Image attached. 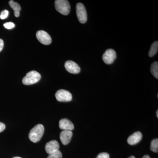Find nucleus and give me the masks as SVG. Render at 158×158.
<instances>
[{
    "label": "nucleus",
    "mask_w": 158,
    "mask_h": 158,
    "mask_svg": "<svg viewBox=\"0 0 158 158\" xmlns=\"http://www.w3.org/2000/svg\"><path fill=\"white\" fill-rule=\"evenodd\" d=\"M44 131V126L41 124H37L30 131L29 134V139L34 143H37L42 138Z\"/></svg>",
    "instance_id": "1"
},
{
    "label": "nucleus",
    "mask_w": 158,
    "mask_h": 158,
    "mask_svg": "<svg viewBox=\"0 0 158 158\" xmlns=\"http://www.w3.org/2000/svg\"><path fill=\"white\" fill-rule=\"evenodd\" d=\"M76 13L79 21L81 23L84 24L87 21V13L85 6L82 3L77 4Z\"/></svg>",
    "instance_id": "4"
},
{
    "label": "nucleus",
    "mask_w": 158,
    "mask_h": 158,
    "mask_svg": "<svg viewBox=\"0 0 158 158\" xmlns=\"http://www.w3.org/2000/svg\"><path fill=\"white\" fill-rule=\"evenodd\" d=\"M13 158H22L19 157H13Z\"/></svg>",
    "instance_id": "26"
},
{
    "label": "nucleus",
    "mask_w": 158,
    "mask_h": 158,
    "mask_svg": "<svg viewBox=\"0 0 158 158\" xmlns=\"http://www.w3.org/2000/svg\"><path fill=\"white\" fill-rule=\"evenodd\" d=\"M151 72L156 78L158 79V62L157 61L154 62L151 66Z\"/></svg>",
    "instance_id": "15"
},
{
    "label": "nucleus",
    "mask_w": 158,
    "mask_h": 158,
    "mask_svg": "<svg viewBox=\"0 0 158 158\" xmlns=\"http://www.w3.org/2000/svg\"><path fill=\"white\" fill-rule=\"evenodd\" d=\"M6 125L0 122V133L2 132L6 129Z\"/></svg>",
    "instance_id": "21"
},
{
    "label": "nucleus",
    "mask_w": 158,
    "mask_h": 158,
    "mask_svg": "<svg viewBox=\"0 0 158 158\" xmlns=\"http://www.w3.org/2000/svg\"><path fill=\"white\" fill-rule=\"evenodd\" d=\"M4 41L2 40L0 38V52L3 49V47H4Z\"/></svg>",
    "instance_id": "22"
},
{
    "label": "nucleus",
    "mask_w": 158,
    "mask_h": 158,
    "mask_svg": "<svg viewBox=\"0 0 158 158\" xmlns=\"http://www.w3.org/2000/svg\"><path fill=\"white\" fill-rule=\"evenodd\" d=\"M150 150L154 152H158V138H156L152 141L150 144Z\"/></svg>",
    "instance_id": "16"
},
{
    "label": "nucleus",
    "mask_w": 158,
    "mask_h": 158,
    "mask_svg": "<svg viewBox=\"0 0 158 158\" xmlns=\"http://www.w3.org/2000/svg\"><path fill=\"white\" fill-rule=\"evenodd\" d=\"M156 116L157 117H158V110H157L156 111Z\"/></svg>",
    "instance_id": "25"
},
{
    "label": "nucleus",
    "mask_w": 158,
    "mask_h": 158,
    "mask_svg": "<svg viewBox=\"0 0 158 158\" xmlns=\"http://www.w3.org/2000/svg\"><path fill=\"white\" fill-rule=\"evenodd\" d=\"M142 158H151L148 155H144V156L142 157Z\"/></svg>",
    "instance_id": "23"
},
{
    "label": "nucleus",
    "mask_w": 158,
    "mask_h": 158,
    "mask_svg": "<svg viewBox=\"0 0 158 158\" xmlns=\"http://www.w3.org/2000/svg\"><path fill=\"white\" fill-rule=\"evenodd\" d=\"M96 158H110V156L108 153L102 152L99 154Z\"/></svg>",
    "instance_id": "20"
},
{
    "label": "nucleus",
    "mask_w": 158,
    "mask_h": 158,
    "mask_svg": "<svg viewBox=\"0 0 158 158\" xmlns=\"http://www.w3.org/2000/svg\"><path fill=\"white\" fill-rule=\"evenodd\" d=\"M57 100L60 102H68L72 99V95L67 90L61 89L56 92L55 94Z\"/></svg>",
    "instance_id": "5"
},
{
    "label": "nucleus",
    "mask_w": 158,
    "mask_h": 158,
    "mask_svg": "<svg viewBox=\"0 0 158 158\" xmlns=\"http://www.w3.org/2000/svg\"><path fill=\"white\" fill-rule=\"evenodd\" d=\"M9 5L10 7L14 10V15L15 17H19L20 15V11L21 10V7L18 3L15 2L13 0L9 1Z\"/></svg>",
    "instance_id": "13"
},
{
    "label": "nucleus",
    "mask_w": 158,
    "mask_h": 158,
    "mask_svg": "<svg viewBox=\"0 0 158 158\" xmlns=\"http://www.w3.org/2000/svg\"><path fill=\"white\" fill-rule=\"evenodd\" d=\"M41 78L40 74L36 71H31L27 74L23 79V83L24 85H33L39 81Z\"/></svg>",
    "instance_id": "3"
},
{
    "label": "nucleus",
    "mask_w": 158,
    "mask_h": 158,
    "mask_svg": "<svg viewBox=\"0 0 158 158\" xmlns=\"http://www.w3.org/2000/svg\"><path fill=\"white\" fill-rule=\"evenodd\" d=\"M9 12L8 10H5L1 12L0 15V18L2 19H5L8 17L9 15Z\"/></svg>",
    "instance_id": "18"
},
{
    "label": "nucleus",
    "mask_w": 158,
    "mask_h": 158,
    "mask_svg": "<svg viewBox=\"0 0 158 158\" xmlns=\"http://www.w3.org/2000/svg\"><path fill=\"white\" fill-rule=\"evenodd\" d=\"M45 150L49 154L59 150V144L56 140H52L47 143L45 145Z\"/></svg>",
    "instance_id": "10"
},
{
    "label": "nucleus",
    "mask_w": 158,
    "mask_h": 158,
    "mask_svg": "<svg viewBox=\"0 0 158 158\" xmlns=\"http://www.w3.org/2000/svg\"><path fill=\"white\" fill-rule=\"evenodd\" d=\"M4 26L6 29L8 30H11L14 28L15 27V25L14 23L12 22L6 23L4 24Z\"/></svg>",
    "instance_id": "19"
},
{
    "label": "nucleus",
    "mask_w": 158,
    "mask_h": 158,
    "mask_svg": "<svg viewBox=\"0 0 158 158\" xmlns=\"http://www.w3.org/2000/svg\"><path fill=\"white\" fill-rule=\"evenodd\" d=\"M128 158H135V157L134 156H130L129 157H128Z\"/></svg>",
    "instance_id": "24"
},
{
    "label": "nucleus",
    "mask_w": 158,
    "mask_h": 158,
    "mask_svg": "<svg viewBox=\"0 0 158 158\" xmlns=\"http://www.w3.org/2000/svg\"><path fill=\"white\" fill-rule=\"evenodd\" d=\"M62 153L59 150L49 154L47 158H62Z\"/></svg>",
    "instance_id": "17"
},
{
    "label": "nucleus",
    "mask_w": 158,
    "mask_h": 158,
    "mask_svg": "<svg viewBox=\"0 0 158 158\" xmlns=\"http://www.w3.org/2000/svg\"><path fill=\"white\" fill-rule=\"evenodd\" d=\"M73 136V132L71 131H63L60 135V139L62 144L66 145L70 142Z\"/></svg>",
    "instance_id": "11"
},
{
    "label": "nucleus",
    "mask_w": 158,
    "mask_h": 158,
    "mask_svg": "<svg viewBox=\"0 0 158 158\" xmlns=\"http://www.w3.org/2000/svg\"><path fill=\"white\" fill-rule=\"evenodd\" d=\"M36 37L40 42L44 45H49L52 42V38L48 34L44 31H37Z\"/></svg>",
    "instance_id": "7"
},
{
    "label": "nucleus",
    "mask_w": 158,
    "mask_h": 158,
    "mask_svg": "<svg viewBox=\"0 0 158 158\" xmlns=\"http://www.w3.org/2000/svg\"><path fill=\"white\" fill-rule=\"evenodd\" d=\"M158 50V42L157 41H156L152 44L151 46L149 53H148V56L150 57L153 56L157 53Z\"/></svg>",
    "instance_id": "14"
},
{
    "label": "nucleus",
    "mask_w": 158,
    "mask_h": 158,
    "mask_svg": "<svg viewBox=\"0 0 158 158\" xmlns=\"http://www.w3.org/2000/svg\"><path fill=\"white\" fill-rule=\"evenodd\" d=\"M56 10L63 15H67L70 11V6L66 0H56L55 2Z\"/></svg>",
    "instance_id": "2"
},
{
    "label": "nucleus",
    "mask_w": 158,
    "mask_h": 158,
    "mask_svg": "<svg viewBox=\"0 0 158 158\" xmlns=\"http://www.w3.org/2000/svg\"><path fill=\"white\" fill-rule=\"evenodd\" d=\"M59 127L63 131H71L74 129V126L70 120L67 118H62L59 121Z\"/></svg>",
    "instance_id": "9"
},
{
    "label": "nucleus",
    "mask_w": 158,
    "mask_h": 158,
    "mask_svg": "<svg viewBox=\"0 0 158 158\" xmlns=\"http://www.w3.org/2000/svg\"><path fill=\"white\" fill-rule=\"evenodd\" d=\"M65 69L70 73L77 74L81 71V68L78 65L73 61H67L65 62Z\"/></svg>",
    "instance_id": "8"
},
{
    "label": "nucleus",
    "mask_w": 158,
    "mask_h": 158,
    "mask_svg": "<svg viewBox=\"0 0 158 158\" xmlns=\"http://www.w3.org/2000/svg\"><path fill=\"white\" fill-rule=\"evenodd\" d=\"M142 138V135L141 132L137 131L128 138L127 142L130 145H135L140 142Z\"/></svg>",
    "instance_id": "12"
},
{
    "label": "nucleus",
    "mask_w": 158,
    "mask_h": 158,
    "mask_svg": "<svg viewBox=\"0 0 158 158\" xmlns=\"http://www.w3.org/2000/svg\"><path fill=\"white\" fill-rule=\"evenodd\" d=\"M116 58V52L112 49H109L105 52L102 56V60L106 64L110 65L114 62Z\"/></svg>",
    "instance_id": "6"
}]
</instances>
